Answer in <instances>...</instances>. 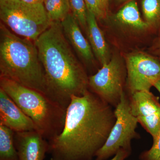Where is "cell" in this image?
I'll return each instance as SVG.
<instances>
[{
	"mask_svg": "<svg viewBox=\"0 0 160 160\" xmlns=\"http://www.w3.org/2000/svg\"><path fill=\"white\" fill-rule=\"evenodd\" d=\"M113 107L89 90L72 96L62 132L48 141L50 160H92L116 121Z\"/></svg>",
	"mask_w": 160,
	"mask_h": 160,
	"instance_id": "6da1fadb",
	"label": "cell"
},
{
	"mask_svg": "<svg viewBox=\"0 0 160 160\" xmlns=\"http://www.w3.org/2000/svg\"><path fill=\"white\" fill-rule=\"evenodd\" d=\"M34 43L48 96L67 108L72 96H80L88 91L89 78L72 52L61 22H52Z\"/></svg>",
	"mask_w": 160,
	"mask_h": 160,
	"instance_id": "7a4b0ae2",
	"label": "cell"
},
{
	"mask_svg": "<svg viewBox=\"0 0 160 160\" xmlns=\"http://www.w3.org/2000/svg\"><path fill=\"white\" fill-rule=\"evenodd\" d=\"M0 78L48 96L45 72L34 42L0 24Z\"/></svg>",
	"mask_w": 160,
	"mask_h": 160,
	"instance_id": "3957f363",
	"label": "cell"
},
{
	"mask_svg": "<svg viewBox=\"0 0 160 160\" xmlns=\"http://www.w3.org/2000/svg\"><path fill=\"white\" fill-rule=\"evenodd\" d=\"M1 89L32 120L38 131L46 140L62 130L67 108L48 96L14 81L0 78Z\"/></svg>",
	"mask_w": 160,
	"mask_h": 160,
	"instance_id": "277c9868",
	"label": "cell"
},
{
	"mask_svg": "<svg viewBox=\"0 0 160 160\" xmlns=\"http://www.w3.org/2000/svg\"><path fill=\"white\" fill-rule=\"evenodd\" d=\"M0 18L13 33L34 42L51 26L43 3L0 0Z\"/></svg>",
	"mask_w": 160,
	"mask_h": 160,
	"instance_id": "5b68a950",
	"label": "cell"
},
{
	"mask_svg": "<svg viewBox=\"0 0 160 160\" xmlns=\"http://www.w3.org/2000/svg\"><path fill=\"white\" fill-rule=\"evenodd\" d=\"M114 113L115 122L106 142L98 152L96 160H108L121 149L131 152L132 141L138 138L136 131L138 122L132 113L129 98L125 92L115 108Z\"/></svg>",
	"mask_w": 160,
	"mask_h": 160,
	"instance_id": "8992f818",
	"label": "cell"
},
{
	"mask_svg": "<svg viewBox=\"0 0 160 160\" xmlns=\"http://www.w3.org/2000/svg\"><path fill=\"white\" fill-rule=\"evenodd\" d=\"M89 78V87L104 102L115 108L124 92L126 73L121 62L113 58Z\"/></svg>",
	"mask_w": 160,
	"mask_h": 160,
	"instance_id": "52a82bcc",
	"label": "cell"
},
{
	"mask_svg": "<svg viewBox=\"0 0 160 160\" xmlns=\"http://www.w3.org/2000/svg\"><path fill=\"white\" fill-rule=\"evenodd\" d=\"M126 63L129 96L138 91H150L160 79V63L148 55L132 53L126 57Z\"/></svg>",
	"mask_w": 160,
	"mask_h": 160,
	"instance_id": "ba28073f",
	"label": "cell"
},
{
	"mask_svg": "<svg viewBox=\"0 0 160 160\" xmlns=\"http://www.w3.org/2000/svg\"><path fill=\"white\" fill-rule=\"evenodd\" d=\"M130 109L138 122L154 139L160 132V103L150 91L136 92L129 97Z\"/></svg>",
	"mask_w": 160,
	"mask_h": 160,
	"instance_id": "9c48e42d",
	"label": "cell"
},
{
	"mask_svg": "<svg viewBox=\"0 0 160 160\" xmlns=\"http://www.w3.org/2000/svg\"><path fill=\"white\" fill-rule=\"evenodd\" d=\"M0 124L8 127L15 132L38 131L32 120L1 88Z\"/></svg>",
	"mask_w": 160,
	"mask_h": 160,
	"instance_id": "30bf717a",
	"label": "cell"
},
{
	"mask_svg": "<svg viewBox=\"0 0 160 160\" xmlns=\"http://www.w3.org/2000/svg\"><path fill=\"white\" fill-rule=\"evenodd\" d=\"M18 160H44L48 153V141L36 130L15 132Z\"/></svg>",
	"mask_w": 160,
	"mask_h": 160,
	"instance_id": "8fae6325",
	"label": "cell"
},
{
	"mask_svg": "<svg viewBox=\"0 0 160 160\" xmlns=\"http://www.w3.org/2000/svg\"><path fill=\"white\" fill-rule=\"evenodd\" d=\"M63 32L69 44L87 62L93 59V52L89 42L85 38L79 25L71 12L61 22Z\"/></svg>",
	"mask_w": 160,
	"mask_h": 160,
	"instance_id": "7c38bea8",
	"label": "cell"
},
{
	"mask_svg": "<svg viewBox=\"0 0 160 160\" xmlns=\"http://www.w3.org/2000/svg\"><path fill=\"white\" fill-rule=\"evenodd\" d=\"M87 28L88 38L92 51L103 66L110 61L108 45L102 31L98 25L96 17L88 9Z\"/></svg>",
	"mask_w": 160,
	"mask_h": 160,
	"instance_id": "4fadbf2b",
	"label": "cell"
},
{
	"mask_svg": "<svg viewBox=\"0 0 160 160\" xmlns=\"http://www.w3.org/2000/svg\"><path fill=\"white\" fill-rule=\"evenodd\" d=\"M116 18L125 25L132 28L143 30L149 27V25L140 17L137 4L134 1L126 4L118 12Z\"/></svg>",
	"mask_w": 160,
	"mask_h": 160,
	"instance_id": "5bb4252c",
	"label": "cell"
},
{
	"mask_svg": "<svg viewBox=\"0 0 160 160\" xmlns=\"http://www.w3.org/2000/svg\"><path fill=\"white\" fill-rule=\"evenodd\" d=\"M14 134L13 130L0 124V160H18Z\"/></svg>",
	"mask_w": 160,
	"mask_h": 160,
	"instance_id": "9a60e30c",
	"label": "cell"
},
{
	"mask_svg": "<svg viewBox=\"0 0 160 160\" xmlns=\"http://www.w3.org/2000/svg\"><path fill=\"white\" fill-rule=\"evenodd\" d=\"M43 5L52 22H61L70 13L69 0H44Z\"/></svg>",
	"mask_w": 160,
	"mask_h": 160,
	"instance_id": "2e32d148",
	"label": "cell"
},
{
	"mask_svg": "<svg viewBox=\"0 0 160 160\" xmlns=\"http://www.w3.org/2000/svg\"><path fill=\"white\" fill-rule=\"evenodd\" d=\"M142 7L146 22L149 26L160 21V0H143Z\"/></svg>",
	"mask_w": 160,
	"mask_h": 160,
	"instance_id": "e0dca14e",
	"label": "cell"
},
{
	"mask_svg": "<svg viewBox=\"0 0 160 160\" xmlns=\"http://www.w3.org/2000/svg\"><path fill=\"white\" fill-rule=\"evenodd\" d=\"M72 14L80 26L87 28V8L85 0H69Z\"/></svg>",
	"mask_w": 160,
	"mask_h": 160,
	"instance_id": "ac0fdd59",
	"label": "cell"
},
{
	"mask_svg": "<svg viewBox=\"0 0 160 160\" xmlns=\"http://www.w3.org/2000/svg\"><path fill=\"white\" fill-rule=\"evenodd\" d=\"M140 160H160V132L157 137L153 140V144L149 150L140 154Z\"/></svg>",
	"mask_w": 160,
	"mask_h": 160,
	"instance_id": "d6986e66",
	"label": "cell"
},
{
	"mask_svg": "<svg viewBox=\"0 0 160 160\" xmlns=\"http://www.w3.org/2000/svg\"><path fill=\"white\" fill-rule=\"evenodd\" d=\"M87 9L92 12L97 19H102L106 17L107 13L104 11L98 0H85Z\"/></svg>",
	"mask_w": 160,
	"mask_h": 160,
	"instance_id": "ffe728a7",
	"label": "cell"
},
{
	"mask_svg": "<svg viewBox=\"0 0 160 160\" xmlns=\"http://www.w3.org/2000/svg\"><path fill=\"white\" fill-rule=\"evenodd\" d=\"M131 152L123 149H120L115 155L109 160H125L131 154Z\"/></svg>",
	"mask_w": 160,
	"mask_h": 160,
	"instance_id": "44dd1931",
	"label": "cell"
},
{
	"mask_svg": "<svg viewBox=\"0 0 160 160\" xmlns=\"http://www.w3.org/2000/svg\"><path fill=\"white\" fill-rule=\"evenodd\" d=\"M98 1L102 8L104 11L107 13L109 0H98Z\"/></svg>",
	"mask_w": 160,
	"mask_h": 160,
	"instance_id": "7402d4cb",
	"label": "cell"
},
{
	"mask_svg": "<svg viewBox=\"0 0 160 160\" xmlns=\"http://www.w3.org/2000/svg\"><path fill=\"white\" fill-rule=\"evenodd\" d=\"M24 2L30 4H38L43 3L44 0H21Z\"/></svg>",
	"mask_w": 160,
	"mask_h": 160,
	"instance_id": "603a6c76",
	"label": "cell"
},
{
	"mask_svg": "<svg viewBox=\"0 0 160 160\" xmlns=\"http://www.w3.org/2000/svg\"><path fill=\"white\" fill-rule=\"evenodd\" d=\"M154 87L156 88L159 92L160 93V79L158 80L156 83L155 84Z\"/></svg>",
	"mask_w": 160,
	"mask_h": 160,
	"instance_id": "cb8c5ba5",
	"label": "cell"
},
{
	"mask_svg": "<svg viewBox=\"0 0 160 160\" xmlns=\"http://www.w3.org/2000/svg\"><path fill=\"white\" fill-rule=\"evenodd\" d=\"M120 1H126V0H120Z\"/></svg>",
	"mask_w": 160,
	"mask_h": 160,
	"instance_id": "d4e9b609",
	"label": "cell"
}]
</instances>
